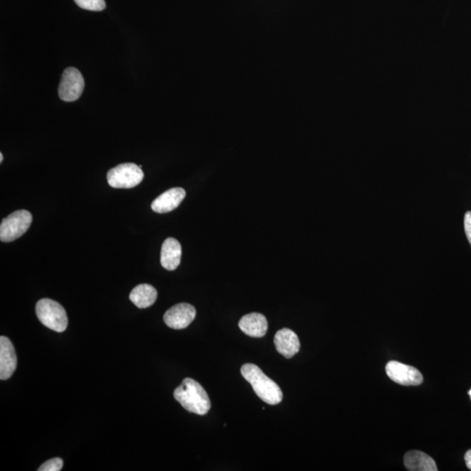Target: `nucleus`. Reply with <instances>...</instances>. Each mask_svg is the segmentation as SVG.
<instances>
[{
    "instance_id": "nucleus-1",
    "label": "nucleus",
    "mask_w": 471,
    "mask_h": 471,
    "mask_svg": "<svg viewBox=\"0 0 471 471\" xmlns=\"http://www.w3.org/2000/svg\"><path fill=\"white\" fill-rule=\"evenodd\" d=\"M174 397L186 411L199 416L206 415L212 407L208 394L200 383L193 379H185L175 389Z\"/></svg>"
},
{
    "instance_id": "nucleus-2",
    "label": "nucleus",
    "mask_w": 471,
    "mask_h": 471,
    "mask_svg": "<svg viewBox=\"0 0 471 471\" xmlns=\"http://www.w3.org/2000/svg\"><path fill=\"white\" fill-rule=\"evenodd\" d=\"M241 374L250 383L256 396L270 405H277L283 400V393L277 383L266 377L254 364L247 363L241 367Z\"/></svg>"
},
{
    "instance_id": "nucleus-3",
    "label": "nucleus",
    "mask_w": 471,
    "mask_h": 471,
    "mask_svg": "<svg viewBox=\"0 0 471 471\" xmlns=\"http://www.w3.org/2000/svg\"><path fill=\"white\" fill-rule=\"evenodd\" d=\"M38 319L51 330L63 332L66 330L68 319L63 305L50 298H42L36 305Z\"/></svg>"
},
{
    "instance_id": "nucleus-4",
    "label": "nucleus",
    "mask_w": 471,
    "mask_h": 471,
    "mask_svg": "<svg viewBox=\"0 0 471 471\" xmlns=\"http://www.w3.org/2000/svg\"><path fill=\"white\" fill-rule=\"evenodd\" d=\"M33 216L28 210H17L4 220L0 224V240L13 242L24 235L32 224Z\"/></svg>"
},
{
    "instance_id": "nucleus-5",
    "label": "nucleus",
    "mask_w": 471,
    "mask_h": 471,
    "mask_svg": "<svg viewBox=\"0 0 471 471\" xmlns=\"http://www.w3.org/2000/svg\"><path fill=\"white\" fill-rule=\"evenodd\" d=\"M109 185L116 189H130L140 185L144 178L141 166L135 163H122L111 168L107 175Z\"/></svg>"
},
{
    "instance_id": "nucleus-6",
    "label": "nucleus",
    "mask_w": 471,
    "mask_h": 471,
    "mask_svg": "<svg viewBox=\"0 0 471 471\" xmlns=\"http://www.w3.org/2000/svg\"><path fill=\"white\" fill-rule=\"evenodd\" d=\"M84 86L85 82L78 69L68 67L64 71L61 78L59 86L60 98L64 102H75L82 95Z\"/></svg>"
},
{
    "instance_id": "nucleus-7",
    "label": "nucleus",
    "mask_w": 471,
    "mask_h": 471,
    "mask_svg": "<svg viewBox=\"0 0 471 471\" xmlns=\"http://www.w3.org/2000/svg\"><path fill=\"white\" fill-rule=\"evenodd\" d=\"M386 373L397 384L418 386L423 381V374L416 367L398 362H389L386 366Z\"/></svg>"
},
{
    "instance_id": "nucleus-8",
    "label": "nucleus",
    "mask_w": 471,
    "mask_h": 471,
    "mask_svg": "<svg viewBox=\"0 0 471 471\" xmlns=\"http://www.w3.org/2000/svg\"><path fill=\"white\" fill-rule=\"evenodd\" d=\"M196 309L193 305L181 303L168 309L164 314L163 320L168 327L183 329L189 327L196 318Z\"/></svg>"
},
{
    "instance_id": "nucleus-9",
    "label": "nucleus",
    "mask_w": 471,
    "mask_h": 471,
    "mask_svg": "<svg viewBox=\"0 0 471 471\" xmlns=\"http://www.w3.org/2000/svg\"><path fill=\"white\" fill-rule=\"evenodd\" d=\"M17 355L11 340L6 336L0 337V379L9 380L17 369Z\"/></svg>"
},
{
    "instance_id": "nucleus-10",
    "label": "nucleus",
    "mask_w": 471,
    "mask_h": 471,
    "mask_svg": "<svg viewBox=\"0 0 471 471\" xmlns=\"http://www.w3.org/2000/svg\"><path fill=\"white\" fill-rule=\"evenodd\" d=\"M276 350L286 358H293L300 352L301 342L298 337L291 329L283 328L274 337Z\"/></svg>"
},
{
    "instance_id": "nucleus-11",
    "label": "nucleus",
    "mask_w": 471,
    "mask_h": 471,
    "mask_svg": "<svg viewBox=\"0 0 471 471\" xmlns=\"http://www.w3.org/2000/svg\"><path fill=\"white\" fill-rule=\"evenodd\" d=\"M186 197L185 190L183 188H173L160 195L152 202L151 208L156 213H168L172 212L181 204Z\"/></svg>"
},
{
    "instance_id": "nucleus-12",
    "label": "nucleus",
    "mask_w": 471,
    "mask_h": 471,
    "mask_svg": "<svg viewBox=\"0 0 471 471\" xmlns=\"http://www.w3.org/2000/svg\"><path fill=\"white\" fill-rule=\"evenodd\" d=\"M239 328L248 336L261 338L266 335L268 323L266 318L261 313L247 314L240 320Z\"/></svg>"
},
{
    "instance_id": "nucleus-13",
    "label": "nucleus",
    "mask_w": 471,
    "mask_h": 471,
    "mask_svg": "<svg viewBox=\"0 0 471 471\" xmlns=\"http://www.w3.org/2000/svg\"><path fill=\"white\" fill-rule=\"evenodd\" d=\"M182 247L177 239L168 237L161 251V264L168 271L177 269L181 262Z\"/></svg>"
},
{
    "instance_id": "nucleus-14",
    "label": "nucleus",
    "mask_w": 471,
    "mask_h": 471,
    "mask_svg": "<svg viewBox=\"0 0 471 471\" xmlns=\"http://www.w3.org/2000/svg\"><path fill=\"white\" fill-rule=\"evenodd\" d=\"M406 468L411 471H438V466L430 455L422 451L411 450L407 452L404 457Z\"/></svg>"
},
{
    "instance_id": "nucleus-15",
    "label": "nucleus",
    "mask_w": 471,
    "mask_h": 471,
    "mask_svg": "<svg viewBox=\"0 0 471 471\" xmlns=\"http://www.w3.org/2000/svg\"><path fill=\"white\" fill-rule=\"evenodd\" d=\"M129 298L138 308H148L155 303L157 298V291L154 286L141 284L132 290Z\"/></svg>"
},
{
    "instance_id": "nucleus-16",
    "label": "nucleus",
    "mask_w": 471,
    "mask_h": 471,
    "mask_svg": "<svg viewBox=\"0 0 471 471\" xmlns=\"http://www.w3.org/2000/svg\"><path fill=\"white\" fill-rule=\"evenodd\" d=\"M80 9L99 11L105 9V0H75Z\"/></svg>"
},
{
    "instance_id": "nucleus-17",
    "label": "nucleus",
    "mask_w": 471,
    "mask_h": 471,
    "mask_svg": "<svg viewBox=\"0 0 471 471\" xmlns=\"http://www.w3.org/2000/svg\"><path fill=\"white\" fill-rule=\"evenodd\" d=\"M63 459L56 458L50 459L42 465L38 470L39 471H60L63 469Z\"/></svg>"
},
{
    "instance_id": "nucleus-18",
    "label": "nucleus",
    "mask_w": 471,
    "mask_h": 471,
    "mask_svg": "<svg viewBox=\"0 0 471 471\" xmlns=\"http://www.w3.org/2000/svg\"><path fill=\"white\" fill-rule=\"evenodd\" d=\"M465 231L467 239L471 246V212H467L465 216Z\"/></svg>"
},
{
    "instance_id": "nucleus-19",
    "label": "nucleus",
    "mask_w": 471,
    "mask_h": 471,
    "mask_svg": "<svg viewBox=\"0 0 471 471\" xmlns=\"http://www.w3.org/2000/svg\"><path fill=\"white\" fill-rule=\"evenodd\" d=\"M465 459L467 467L471 470V450L466 452Z\"/></svg>"
},
{
    "instance_id": "nucleus-20",
    "label": "nucleus",
    "mask_w": 471,
    "mask_h": 471,
    "mask_svg": "<svg viewBox=\"0 0 471 471\" xmlns=\"http://www.w3.org/2000/svg\"><path fill=\"white\" fill-rule=\"evenodd\" d=\"M3 158H4L3 154L1 153V154H0V162H1V163L3 162Z\"/></svg>"
},
{
    "instance_id": "nucleus-21",
    "label": "nucleus",
    "mask_w": 471,
    "mask_h": 471,
    "mask_svg": "<svg viewBox=\"0 0 471 471\" xmlns=\"http://www.w3.org/2000/svg\"><path fill=\"white\" fill-rule=\"evenodd\" d=\"M468 394H469V396L470 397V401H471V389H470V391L468 392Z\"/></svg>"
}]
</instances>
